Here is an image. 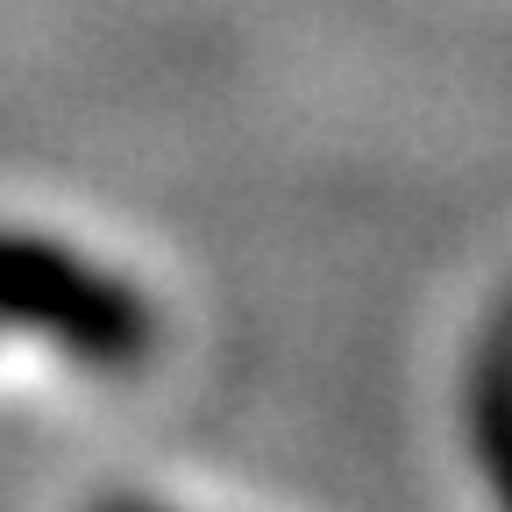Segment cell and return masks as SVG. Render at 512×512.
<instances>
[{
    "mask_svg": "<svg viewBox=\"0 0 512 512\" xmlns=\"http://www.w3.org/2000/svg\"><path fill=\"white\" fill-rule=\"evenodd\" d=\"M0 313L64 342V349H79L86 363H136L150 342L143 306L121 285L86 271L79 256L29 242V235H8V228H0Z\"/></svg>",
    "mask_w": 512,
    "mask_h": 512,
    "instance_id": "obj_1",
    "label": "cell"
}]
</instances>
